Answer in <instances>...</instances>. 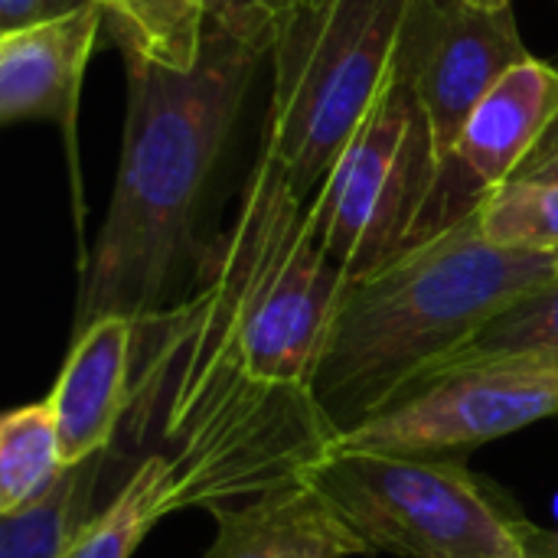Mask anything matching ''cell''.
<instances>
[{"mask_svg":"<svg viewBox=\"0 0 558 558\" xmlns=\"http://www.w3.org/2000/svg\"><path fill=\"white\" fill-rule=\"evenodd\" d=\"M128 111L114 193L85 262L75 330L124 314L137 324L160 314L196 252V213L229 144L262 52L206 29L203 59L173 72L121 49Z\"/></svg>","mask_w":558,"mask_h":558,"instance_id":"obj_1","label":"cell"},{"mask_svg":"<svg viewBox=\"0 0 558 558\" xmlns=\"http://www.w3.org/2000/svg\"><path fill=\"white\" fill-rule=\"evenodd\" d=\"M558 281V252L494 245L477 216L412 245L340 298L314 396L337 435L461 356L507 311Z\"/></svg>","mask_w":558,"mask_h":558,"instance_id":"obj_2","label":"cell"},{"mask_svg":"<svg viewBox=\"0 0 558 558\" xmlns=\"http://www.w3.org/2000/svg\"><path fill=\"white\" fill-rule=\"evenodd\" d=\"M415 0H291L271 49L265 144L311 199L399 69Z\"/></svg>","mask_w":558,"mask_h":558,"instance_id":"obj_3","label":"cell"},{"mask_svg":"<svg viewBox=\"0 0 558 558\" xmlns=\"http://www.w3.org/2000/svg\"><path fill=\"white\" fill-rule=\"evenodd\" d=\"M304 481L379 553L405 558H523L533 520L468 458L327 451Z\"/></svg>","mask_w":558,"mask_h":558,"instance_id":"obj_4","label":"cell"},{"mask_svg":"<svg viewBox=\"0 0 558 558\" xmlns=\"http://www.w3.org/2000/svg\"><path fill=\"white\" fill-rule=\"evenodd\" d=\"M438 170L432 124L396 69L307 199L317 242L350 281L379 271L435 235Z\"/></svg>","mask_w":558,"mask_h":558,"instance_id":"obj_5","label":"cell"},{"mask_svg":"<svg viewBox=\"0 0 558 558\" xmlns=\"http://www.w3.org/2000/svg\"><path fill=\"white\" fill-rule=\"evenodd\" d=\"M549 418H558L556 343L468 350L418 376L333 448L464 458Z\"/></svg>","mask_w":558,"mask_h":558,"instance_id":"obj_6","label":"cell"},{"mask_svg":"<svg viewBox=\"0 0 558 558\" xmlns=\"http://www.w3.org/2000/svg\"><path fill=\"white\" fill-rule=\"evenodd\" d=\"M526 59L530 49L513 7L415 0L399 46V72L432 124L438 163H445L481 98Z\"/></svg>","mask_w":558,"mask_h":558,"instance_id":"obj_7","label":"cell"},{"mask_svg":"<svg viewBox=\"0 0 558 558\" xmlns=\"http://www.w3.org/2000/svg\"><path fill=\"white\" fill-rule=\"evenodd\" d=\"M558 124V69L530 56L513 65L471 111L438 170L432 206L435 235L510 183Z\"/></svg>","mask_w":558,"mask_h":558,"instance_id":"obj_8","label":"cell"},{"mask_svg":"<svg viewBox=\"0 0 558 558\" xmlns=\"http://www.w3.org/2000/svg\"><path fill=\"white\" fill-rule=\"evenodd\" d=\"M101 26V7H85L49 23L0 33V121H52L59 128L78 235L85 209L78 170V95Z\"/></svg>","mask_w":558,"mask_h":558,"instance_id":"obj_9","label":"cell"},{"mask_svg":"<svg viewBox=\"0 0 558 558\" xmlns=\"http://www.w3.org/2000/svg\"><path fill=\"white\" fill-rule=\"evenodd\" d=\"M137 360V320L105 314L75 330L69 356L49 392L69 468L108 454L124 415L131 412Z\"/></svg>","mask_w":558,"mask_h":558,"instance_id":"obj_10","label":"cell"},{"mask_svg":"<svg viewBox=\"0 0 558 558\" xmlns=\"http://www.w3.org/2000/svg\"><path fill=\"white\" fill-rule=\"evenodd\" d=\"M216 539L203 558H373L360 533L304 477L209 510Z\"/></svg>","mask_w":558,"mask_h":558,"instance_id":"obj_11","label":"cell"},{"mask_svg":"<svg viewBox=\"0 0 558 558\" xmlns=\"http://www.w3.org/2000/svg\"><path fill=\"white\" fill-rule=\"evenodd\" d=\"M108 454L82 461L26 510L0 517V558H69L85 526L98 517L95 490Z\"/></svg>","mask_w":558,"mask_h":558,"instance_id":"obj_12","label":"cell"},{"mask_svg":"<svg viewBox=\"0 0 558 558\" xmlns=\"http://www.w3.org/2000/svg\"><path fill=\"white\" fill-rule=\"evenodd\" d=\"M170 513H177L173 461L167 454H147L85 526L69 558H134L144 536Z\"/></svg>","mask_w":558,"mask_h":558,"instance_id":"obj_13","label":"cell"},{"mask_svg":"<svg viewBox=\"0 0 558 558\" xmlns=\"http://www.w3.org/2000/svg\"><path fill=\"white\" fill-rule=\"evenodd\" d=\"M118 49H134L150 62L190 72L206 46V0H95Z\"/></svg>","mask_w":558,"mask_h":558,"instance_id":"obj_14","label":"cell"},{"mask_svg":"<svg viewBox=\"0 0 558 558\" xmlns=\"http://www.w3.org/2000/svg\"><path fill=\"white\" fill-rule=\"evenodd\" d=\"M65 471L49 399L10 409L0 422V517L46 497Z\"/></svg>","mask_w":558,"mask_h":558,"instance_id":"obj_15","label":"cell"},{"mask_svg":"<svg viewBox=\"0 0 558 558\" xmlns=\"http://www.w3.org/2000/svg\"><path fill=\"white\" fill-rule=\"evenodd\" d=\"M481 232L504 248L558 252V183L510 180L477 206Z\"/></svg>","mask_w":558,"mask_h":558,"instance_id":"obj_16","label":"cell"},{"mask_svg":"<svg viewBox=\"0 0 558 558\" xmlns=\"http://www.w3.org/2000/svg\"><path fill=\"white\" fill-rule=\"evenodd\" d=\"M291 0H206V29L271 56Z\"/></svg>","mask_w":558,"mask_h":558,"instance_id":"obj_17","label":"cell"},{"mask_svg":"<svg viewBox=\"0 0 558 558\" xmlns=\"http://www.w3.org/2000/svg\"><path fill=\"white\" fill-rule=\"evenodd\" d=\"M530 343H556L558 347V281L526 298L500 320H494L471 350H497V347H530ZM468 353V350H464Z\"/></svg>","mask_w":558,"mask_h":558,"instance_id":"obj_18","label":"cell"},{"mask_svg":"<svg viewBox=\"0 0 558 558\" xmlns=\"http://www.w3.org/2000/svg\"><path fill=\"white\" fill-rule=\"evenodd\" d=\"M85 7H98V3L95 0H0V33L49 23L78 13Z\"/></svg>","mask_w":558,"mask_h":558,"instance_id":"obj_19","label":"cell"},{"mask_svg":"<svg viewBox=\"0 0 558 558\" xmlns=\"http://www.w3.org/2000/svg\"><path fill=\"white\" fill-rule=\"evenodd\" d=\"M513 180H553L558 183V124L546 134V141L536 147V154L523 163V170Z\"/></svg>","mask_w":558,"mask_h":558,"instance_id":"obj_20","label":"cell"},{"mask_svg":"<svg viewBox=\"0 0 558 558\" xmlns=\"http://www.w3.org/2000/svg\"><path fill=\"white\" fill-rule=\"evenodd\" d=\"M523 558H558V533H549L543 526H533L530 543H526V556Z\"/></svg>","mask_w":558,"mask_h":558,"instance_id":"obj_21","label":"cell"},{"mask_svg":"<svg viewBox=\"0 0 558 558\" xmlns=\"http://www.w3.org/2000/svg\"><path fill=\"white\" fill-rule=\"evenodd\" d=\"M471 3H481V7H513V0H471Z\"/></svg>","mask_w":558,"mask_h":558,"instance_id":"obj_22","label":"cell"}]
</instances>
